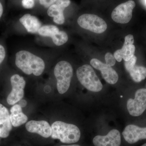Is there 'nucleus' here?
Returning a JSON list of instances; mask_svg holds the SVG:
<instances>
[{"instance_id":"nucleus-1","label":"nucleus","mask_w":146,"mask_h":146,"mask_svg":"<svg viewBox=\"0 0 146 146\" xmlns=\"http://www.w3.org/2000/svg\"><path fill=\"white\" fill-rule=\"evenodd\" d=\"M44 55L32 50L22 49L15 54V65L25 74L39 76L44 73L46 68Z\"/></svg>"},{"instance_id":"nucleus-2","label":"nucleus","mask_w":146,"mask_h":146,"mask_svg":"<svg viewBox=\"0 0 146 146\" xmlns=\"http://www.w3.org/2000/svg\"><path fill=\"white\" fill-rule=\"evenodd\" d=\"M51 127V138L58 139L63 143H74L80 139V130L74 125L56 121L52 124Z\"/></svg>"},{"instance_id":"nucleus-3","label":"nucleus","mask_w":146,"mask_h":146,"mask_svg":"<svg viewBox=\"0 0 146 146\" xmlns=\"http://www.w3.org/2000/svg\"><path fill=\"white\" fill-rule=\"evenodd\" d=\"M54 74L56 80V86L59 94H65L68 91L73 76L72 66L68 61L61 60L55 66Z\"/></svg>"},{"instance_id":"nucleus-4","label":"nucleus","mask_w":146,"mask_h":146,"mask_svg":"<svg viewBox=\"0 0 146 146\" xmlns=\"http://www.w3.org/2000/svg\"><path fill=\"white\" fill-rule=\"evenodd\" d=\"M76 76L80 84L89 91L100 92L103 85L91 65L85 64L78 68Z\"/></svg>"},{"instance_id":"nucleus-5","label":"nucleus","mask_w":146,"mask_h":146,"mask_svg":"<svg viewBox=\"0 0 146 146\" xmlns=\"http://www.w3.org/2000/svg\"><path fill=\"white\" fill-rule=\"evenodd\" d=\"M79 26L96 34L104 33L107 29V24L104 19L97 15L84 13L78 18Z\"/></svg>"},{"instance_id":"nucleus-6","label":"nucleus","mask_w":146,"mask_h":146,"mask_svg":"<svg viewBox=\"0 0 146 146\" xmlns=\"http://www.w3.org/2000/svg\"><path fill=\"white\" fill-rule=\"evenodd\" d=\"M135 7L136 3L133 0L120 4L112 11L111 18L117 23H128L132 18V12Z\"/></svg>"},{"instance_id":"nucleus-7","label":"nucleus","mask_w":146,"mask_h":146,"mask_svg":"<svg viewBox=\"0 0 146 146\" xmlns=\"http://www.w3.org/2000/svg\"><path fill=\"white\" fill-rule=\"evenodd\" d=\"M127 107L129 114L133 117H138L143 114L146 110V89L137 90L134 99L128 100Z\"/></svg>"},{"instance_id":"nucleus-8","label":"nucleus","mask_w":146,"mask_h":146,"mask_svg":"<svg viewBox=\"0 0 146 146\" xmlns=\"http://www.w3.org/2000/svg\"><path fill=\"white\" fill-rule=\"evenodd\" d=\"M12 90L7 96V103L13 105L21 101L24 96V89L26 86L25 80L23 77L18 74L11 76L10 78Z\"/></svg>"},{"instance_id":"nucleus-9","label":"nucleus","mask_w":146,"mask_h":146,"mask_svg":"<svg viewBox=\"0 0 146 146\" xmlns=\"http://www.w3.org/2000/svg\"><path fill=\"white\" fill-rule=\"evenodd\" d=\"M70 4V0H58L48 8L47 14L52 18L55 24L58 25H63L65 22L64 11Z\"/></svg>"},{"instance_id":"nucleus-10","label":"nucleus","mask_w":146,"mask_h":146,"mask_svg":"<svg viewBox=\"0 0 146 146\" xmlns=\"http://www.w3.org/2000/svg\"><path fill=\"white\" fill-rule=\"evenodd\" d=\"M134 42L132 35H128L125 36L122 48L116 50L113 54L116 60L120 62L123 59L127 61L133 57L136 50V47L133 45Z\"/></svg>"},{"instance_id":"nucleus-11","label":"nucleus","mask_w":146,"mask_h":146,"mask_svg":"<svg viewBox=\"0 0 146 146\" xmlns=\"http://www.w3.org/2000/svg\"><path fill=\"white\" fill-rule=\"evenodd\" d=\"M90 63L93 68L101 71L102 76L108 83L114 84L117 82L119 79L118 74L112 67L97 58L91 59Z\"/></svg>"},{"instance_id":"nucleus-12","label":"nucleus","mask_w":146,"mask_h":146,"mask_svg":"<svg viewBox=\"0 0 146 146\" xmlns=\"http://www.w3.org/2000/svg\"><path fill=\"white\" fill-rule=\"evenodd\" d=\"M122 134L128 143L134 144L140 140L146 139V127H141L134 125H129L126 127Z\"/></svg>"},{"instance_id":"nucleus-13","label":"nucleus","mask_w":146,"mask_h":146,"mask_svg":"<svg viewBox=\"0 0 146 146\" xmlns=\"http://www.w3.org/2000/svg\"><path fill=\"white\" fill-rule=\"evenodd\" d=\"M95 146H120L121 136L119 131L112 129L106 136L98 135L93 139Z\"/></svg>"},{"instance_id":"nucleus-14","label":"nucleus","mask_w":146,"mask_h":146,"mask_svg":"<svg viewBox=\"0 0 146 146\" xmlns=\"http://www.w3.org/2000/svg\"><path fill=\"white\" fill-rule=\"evenodd\" d=\"M26 128L29 132L37 133L45 138L51 136L52 132L51 126L45 121H29L26 124Z\"/></svg>"},{"instance_id":"nucleus-15","label":"nucleus","mask_w":146,"mask_h":146,"mask_svg":"<svg viewBox=\"0 0 146 146\" xmlns=\"http://www.w3.org/2000/svg\"><path fill=\"white\" fill-rule=\"evenodd\" d=\"M19 22L26 31L31 34H37L43 25L39 18L29 13L23 15L19 19Z\"/></svg>"},{"instance_id":"nucleus-16","label":"nucleus","mask_w":146,"mask_h":146,"mask_svg":"<svg viewBox=\"0 0 146 146\" xmlns=\"http://www.w3.org/2000/svg\"><path fill=\"white\" fill-rule=\"evenodd\" d=\"M12 129V125L8 110L0 104V137L7 138Z\"/></svg>"},{"instance_id":"nucleus-17","label":"nucleus","mask_w":146,"mask_h":146,"mask_svg":"<svg viewBox=\"0 0 146 146\" xmlns=\"http://www.w3.org/2000/svg\"><path fill=\"white\" fill-rule=\"evenodd\" d=\"M10 118L12 126L18 127L27 122V117L23 113L20 105L15 104L10 109Z\"/></svg>"},{"instance_id":"nucleus-18","label":"nucleus","mask_w":146,"mask_h":146,"mask_svg":"<svg viewBox=\"0 0 146 146\" xmlns=\"http://www.w3.org/2000/svg\"><path fill=\"white\" fill-rule=\"evenodd\" d=\"M60 30L56 25L53 24L43 25L39 29L37 35L42 37L52 39L58 33Z\"/></svg>"},{"instance_id":"nucleus-19","label":"nucleus","mask_w":146,"mask_h":146,"mask_svg":"<svg viewBox=\"0 0 146 146\" xmlns=\"http://www.w3.org/2000/svg\"><path fill=\"white\" fill-rule=\"evenodd\" d=\"M129 73L133 81L140 82L146 78V68L143 66L135 65Z\"/></svg>"},{"instance_id":"nucleus-20","label":"nucleus","mask_w":146,"mask_h":146,"mask_svg":"<svg viewBox=\"0 0 146 146\" xmlns=\"http://www.w3.org/2000/svg\"><path fill=\"white\" fill-rule=\"evenodd\" d=\"M137 59L136 56L134 55L129 60L125 61V67L126 70L128 72H129L136 65Z\"/></svg>"},{"instance_id":"nucleus-21","label":"nucleus","mask_w":146,"mask_h":146,"mask_svg":"<svg viewBox=\"0 0 146 146\" xmlns=\"http://www.w3.org/2000/svg\"><path fill=\"white\" fill-rule=\"evenodd\" d=\"M105 60L106 64L110 67H112L114 66L116 63V60L114 57V55L110 52H108L106 54Z\"/></svg>"},{"instance_id":"nucleus-22","label":"nucleus","mask_w":146,"mask_h":146,"mask_svg":"<svg viewBox=\"0 0 146 146\" xmlns=\"http://www.w3.org/2000/svg\"><path fill=\"white\" fill-rule=\"evenodd\" d=\"M22 5L23 7L26 9H31L35 5L34 0H22Z\"/></svg>"},{"instance_id":"nucleus-23","label":"nucleus","mask_w":146,"mask_h":146,"mask_svg":"<svg viewBox=\"0 0 146 146\" xmlns=\"http://www.w3.org/2000/svg\"><path fill=\"white\" fill-rule=\"evenodd\" d=\"M58 0H39V3L41 5L48 8L51 5L55 3Z\"/></svg>"},{"instance_id":"nucleus-24","label":"nucleus","mask_w":146,"mask_h":146,"mask_svg":"<svg viewBox=\"0 0 146 146\" xmlns=\"http://www.w3.org/2000/svg\"><path fill=\"white\" fill-rule=\"evenodd\" d=\"M6 56V52L5 47L2 45L0 44V65L3 63L5 59Z\"/></svg>"},{"instance_id":"nucleus-25","label":"nucleus","mask_w":146,"mask_h":146,"mask_svg":"<svg viewBox=\"0 0 146 146\" xmlns=\"http://www.w3.org/2000/svg\"><path fill=\"white\" fill-rule=\"evenodd\" d=\"M3 6L2 5L1 3L0 2V19L1 18L3 14Z\"/></svg>"},{"instance_id":"nucleus-26","label":"nucleus","mask_w":146,"mask_h":146,"mask_svg":"<svg viewBox=\"0 0 146 146\" xmlns=\"http://www.w3.org/2000/svg\"><path fill=\"white\" fill-rule=\"evenodd\" d=\"M21 102H22V106H21V107H22V106H23V107H24L26 106L27 102L25 100H21Z\"/></svg>"},{"instance_id":"nucleus-27","label":"nucleus","mask_w":146,"mask_h":146,"mask_svg":"<svg viewBox=\"0 0 146 146\" xmlns=\"http://www.w3.org/2000/svg\"><path fill=\"white\" fill-rule=\"evenodd\" d=\"M60 146H80L78 145H61Z\"/></svg>"},{"instance_id":"nucleus-28","label":"nucleus","mask_w":146,"mask_h":146,"mask_svg":"<svg viewBox=\"0 0 146 146\" xmlns=\"http://www.w3.org/2000/svg\"><path fill=\"white\" fill-rule=\"evenodd\" d=\"M141 146H146V143L143 144V145H142Z\"/></svg>"},{"instance_id":"nucleus-29","label":"nucleus","mask_w":146,"mask_h":146,"mask_svg":"<svg viewBox=\"0 0 146 146\" xmlns=\"http://www.w3.org/2000/svg\"><path fill=\"white\" fill-rule=\"evenodd\" d=\"M146 3V0H145Z\"/></svg>"}]
</instances>
